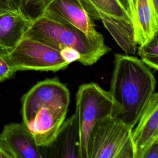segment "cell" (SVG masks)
<instances>
[{
	"label": "cell",
	"mask_w": 158,
	"mask_h": 158,
	"mask_svg": "<svg viewBox=\"0 0 158 158\" xmlns=\"http://www.w3.org/2000/svg\"><path fill=\"white\" fill-rule=\"evenodd\" d=\"M110 89L119 117L133 128L155 92L156 81L151 70L138 58L115 54Z\"/></svg>",
	"instance_id": "1"
},
{
	"label": "cell",
	"mask_w": 158,
	"mask_h": 158,
	"mask_svg": "<svg viewBox=\"0 0 158 158\" xmlns=\"http://www.w3.org/2000/svg\"><path fill=\"white\" fill-rule=\"evenodd\" d=\"M23 38L43 41L62 49L69 48L80 54L79 62L85 65L96 63L110 51L102 36L91 37L79 29L44 15L33 20Z\"/></svg>",
	"instance_id": "2"
},
{
	"label": "cell",
	"mask_w": 158,
	"mask_h": 158,
	"mask_svg": "<svg viewBox=\"0 0 158 158\" xmlns=\"http://www.w3.org/2000/svg\"><path fill=\"white\" fill-rule=\"evenodd\" d=\"M80 136V157L88 158V144L91 130L101 119L118 116V108L108 91L97 83L80 86L76 94V111Z\"/></svg>",
	"instance_id": "3"
},
{
	"label": "cell",
	"mask_w": 158,
	"mask_h": 158,
	"mask_svg": "<svg viewBox=\"0 0 158 158\" xmlns=\"http://www.w3.org/2000/svg\"><path fill=\"white\" fill-rule=\"evenodd\" d=\"M132 130L118 116L101 119L91 130L88 158H136Z\"/></svg>",
	"instance_id": "4"
},
{
	"label": "cell",
	"mask_w": 158,
	"mask_h": 158,
	"mask_svg": "<svg viewBox=\"0 0 158 158\" xmlns=\"http://www.w3.org/2000/svg\"><path fill=\"white\" fill-rule=\"evenodd\" d=\"M5 56L15 72H56L66 69L70 64L64 59L59 48L28 38H23Z\"/></svg>",
	"instance_id": "5"
},
{
	"label": "cell",
	"mask_w": 158,
	"mask_h": 158,
	"mask_svg": "<svg viewBox=\"0 0 158 158\" xmlns=\"http://www.w3.org/2000/svg\"><path fill=\"white\" fill-rule=\"evenodd\" d=\"M22 116L27 125L36 112L43 107H54L67 112L70 103V93L57 78L38 82L22 98Z\"/></svg>",
	"instance_id": "6"
},
{
	"label": "cell",
	"mask_w": 158,
	"mask_h": 158,
	"mask_svg": "<svg viewBox=\"0 0 158 158\" xmlns=\"http://www.w3.org/2000/svg\"><path fill=\"white\" fill-rule=\"evenodd\" d=\"M43 15L73 26L89 36H102L96 30L93 19L81 0H54L47 7Z\"/></svg>",
	"instance_id": "7"
},
{
	"label": "cell",
	"mask_w": 158,
	"mask_h": 158,
	"mask_svg": "<svg viewBox=\"0 0 158 158\" xmlns=\"http://www.w3.org/2000/svg\"><path fill=\"white\" fill-rule=\"evenodd\" d=\"M41 151L43 157L80 158V136L75 112L64 121L54 141L49 146L41 148Z\"/></svg>",
	"instance_id": "8"
},
{
	"label": "cell",
	"mask_w": 158,
	"mask_h": 158,
	"mask_svg": "<svg viewBox=\"0 0 158 158\" xmlns=\"http://www.w3.org/2000/svg\"><path fill=\"white\" fill-rule=\"evenodd\" d=\"M0 140L14 158H43L41 148L23 122L5 125L0 135Z\"/></svg>",
	"instance_id": "9"
},
{
	"label": "cell",
	"mask_w": 158,
	"mask_h": 158,
	"mask_svg": "<svg viewBox=\"0 0 158 158\" xmlns=\"http://www.w3.org/2000/svg\"><path fill=\"white\" fill-rule=\"evenodd\" d=\"M66 114L67 112L48 107L41 108L36 112L27 126L40 147H46L54 141Z\"/></svg>",
	"instance_id": "10"
},
{
	"label": "cell",
	"mask_w": 158,
	"mask_h": 158,
	"mask_svg": "<svg viewBox=\"0 0 158 158\" xmlns=\"http://www.w3.org/2000/svg\"><path fill=\"white\" fill-rule=\"evenodd\" d=\"M138 125L132 130V138L138 158L142 150L151 141L158 138V94L154 92L141 114Z\"/></svg>",
	"instance_id": "11"
},
{
	"label": "cell",
	"mask_w": 158,
	"mask_h": 158,
	"mask_svg": "<svg viewBox=\"0 0 158 158\" xmlns=\"http://www.w3.org/2000/svg\"><path fill=\"white\" fill-rule=\"evenodd\" d=\"M132 25L135 41L139 45L158 33V7L153 0H136Z\"/></svg>",
	"instance_id": "12"
},
{
	"label": "cell",
	"mask_w": 158,
	"mask_h": 158,
	"mask_svg": "<svg viewBox=\"0 0 158 158\" xmlns=\"http://www.w3.org/2000/svg\"><path fill=\"white\" fill-rule=\"evenodd\" d=\"M31 22L19 10L0 15V44L7 52L23 38Z\"/></svg>",
	"instance_id": "13"
},
{
	"label": "cell",
	"mask_w": 158,
	"mask_h": 158,
	"mask_svg": "<svg viewBox=\"0 0 158 158\" xmlns=\"http://www.w3.org/2000/svg\"><path fill=\"white\" fill-rule=\"evenodd\" d=\"M86 10L93 9L118 20L132 25L128 13L120 0H81Z\"/></svg>",
	"instance_id": "14"
},
{
	"label": "cell",
	"mask_w": 158,
	"mask_h": 158,
	"mask_svg": "<svg viewBox=\"0 0 158 158\" xmlns=\"http://www.w3.org/2000/svg\"><path fill=\"white\" fill-rule=\"evenodd\" d=\"M158 33L150 40L139 45L138 54L141 60L147 66L157 70L158 69Z\"/></svg>",
	"instance_id": "15"
},
{
	"label": "cell",
	"mask_w": 158,
	"mask_h": 158,
	"mask_svg": "<svg viewBox=\"0 0 158 158\" xmlns=\"http://www.w3.org/2000/svg\"><path fill=\"white\" fill-rule=\"evenodd\" d=\"M54 0H19V10L32 22L44 13Z\"/></svg>",
	"instance_id": "16"
},
{
	"label": "cell",
	"mask_w": 158,
	"mask_h": 158,
	"mask_svg": "<svg viewBox=\"0 0 158 158\" xmlns=\"http://www.w3.org/2000/svg\"><path fill=\"white\" fill-rule=\"evenodd\" d=\"M15 72L7 60L5 54L0 52V82L10 78Z\"/></svg>",
	"instance_id": "17"
},
{
	"label": "cell",
	"mask_w": 158,
	"mask_h": 158,
	"mask_svg": "<svg viewBox=\"0 0 158 158\" xmlns=\"http://www.w3.org/2000/svg\"><path fill=\"white\" fill-rule=\"evenodd\" d=\"M138 158H158V138L153 139L145 146Z\"/></svg>",
	"instance_id": "18"
},
{
	"label": "cell",
	"mask_w": 158,
	"mask_h": 158,
	"mask_svg": "<svg viewBox=\"0 0 158 158\" xmlns=\"http://www.w3.org/2000/svg\"><path fill=\"white\" fill-rule=\"evenodd\" d=\"M17 10L19 8L14 0H0V15Z\"/></svg>",
	"instance_id": "19"
},
{
	"label": "cell",
	"mask_w": 158,
	"mask_h": 158,
	"mask_svg": "<svg viewBox=\"0 0 158 158\" xmlns=\"http://www.w3.org/2000/svg\"><path fill=\"white\" fill-rule=\"evenodd\" d=\"M129 15L130 16L131 22L133 18L135 15V5H136V0H120Z\"/></svg>",
	"instance_id": "20"
},
{
	"label": "cell",
	"mask_w": 158,
	"mask_h": 158,
	"mask_svg": "<svg viewBox=\"0 0 158 158\" xmlns=\"http://www.w3.org/2000/svg\"><path fill=\"white\" fill-rule=\"evenodd\" d=\"M0 158H14L13 156L6 146V145L0 140Z\"/></svg>",
	"instance_id": "21"
},
{
	"label": "cell",
	"mask_w": 158,
	"mask_h": 158,
	"mask_svg": "<svg viewBox=\"0 0 158 158\" xmlns=\"http://www.w3.org/2000/svg\"><path fill=\"white\" fill-rule=\"evenodd\" d=\"M0 52H2V53H3V54H6V53H7V52H6V50L2 48V46L1 45V44H0Z\"/></svg>",
	"instance_id": "22"
},
{
	"label": "cell",
	"mask_w": 158,
	"mask_h": 158,
	"mask_svg": "<svg viewBox=\"0 0 158 158\" xmlns=\"http://www.w3.org/2000/svg\"><path fill=\"white\" fill-rule=\"evenodd\" d=\"M153 1H154V4H155V6H156V7H158V6H157V2H158V0H153Z\"/></svg>",
	"instance_id": "23"
},
{
	"label": "cell",
	"mask_w": 158,
	"mask_h": 158,
	"mask_svg": "<svg viewBox=\"0 0 158 158\" xmlns=\"http://www.w3.org/2000/svg\"><path fill=\"white\" fill-rule=\"evenodd\" d=\"M14 1L16 2V4L18 6V8H19V0H14Z\"/></svg>",
	"instance_id": "24"
}]
</instances>
